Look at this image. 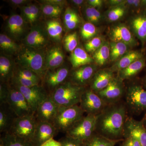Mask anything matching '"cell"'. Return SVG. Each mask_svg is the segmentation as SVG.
Wrapping results in <instances>:
<instances>
[{"instance_id": "cell-1", "label": "cell", "mask_w": 146, "mask_h": 146, "mask_svg": "<svg viewBox=\"0 0 146 146\" xmlns=\"http://www.w3.org/2000/svg\"><path fill=\"white\" fill-rule=\"evenodd\" d=\"M128 110L125 102L107 105L97 115L96 133L111 140H124Z\"/></svg>"}, {"instance_id": "cell-2", "label": "cell", "mask_w": 146, "mask_h": 146, "mask_svg": "<svg viewBox=\"0 0 146 146\" xmlns=\"http://www.w3.org/2000/svg\"><path fill=\"white\" fill-rule=\"evenodd\" d=\"M18 54L19 66L34 72L39 76L42 82L46 72L44 52L41 49L25 46L21 48Z\"/></svg>"}, {"instance_id": "cell-3", "label": "cell", "mask_w": 146, "mask_h": 146, "mask_svg": "<svg viewBox=\"0 0 146 146\" xmlns=\"http://www.w3.org/2000/svg\"><path fill=\"white\" fill-rule=\"evenodd\" d=\"M86 89V87L77 86L67 81L58 86L50 95L58 106L71 107L80 103Z\"/></svg>"}, {"instance_id": "cell-4", "label": "cell", "mask_w": 146, "mask_h": 146, "mask_svg": "<svg viewBox=\"0 0 146 146\" xmlns=\"http://www.w3.org/2000/svg\"><path fill=\"white\" fill-rule=\"evenodd\" d=\"M84 113L78 105L71 107L59 106L53 124L58 132L66 133L83 117Z\"/></svg>"}, {"instance_id": "cell-5", "label": "cell", "mask_w": 146, "mask_h": 146, "mask_svg": "<svg viewBox=\"0 0 146 146\" xmlns=\"http://www.w3.org/2000/svg\"><path fill=\"white\" fill-rule=\"evenodd\" d=\"M125 96L127 110L136 115L146 112V90L143 85L135 84L128 86Z\"/></svg>"}, {"instance_id": "cell-6", "label": "cell", "mask_w": 146, "mask_h": 146, "mask_svg": "<svg viewBox=\"0 0 146 146\" xmlns=\"http://www.w3.org/2000/svg\"><path fill=\"white\" fill-rule=\"evenodd\" d=\"M97 115L84 116L66 133V136L84 142L96 133Z\"/></svg>"}, {"instance_id": "cell-7", "label": "cell", "mask_w": 146, "mask_h": 146, "mask_svg": "<svg viewBox=\"0 0 146 146\" xmlns=\"http://www.w3.org/2000/svg\"><path fill=\"white\" fill-rule=\"evenodd\" d=\"M37 123L34 114L18 117L9 132L32 142Z\"/></svg>"}, {"instance_id": "cell-8", "label": "cell", "mask_w": 146, "mask_h": 146, "mask_svg": "<svg viewBox=\"0 0 146 146\" xmlns=\"http://www.w3.org/2000/svg\"><path fill=\"white\" fill-rule=\"evenodd\" d=\"M11 84L23 95L34 114L40 104L50 95L42 85L25 87Z\"/></svg>"}, {"instance_id": "cell-9", "label": "cell", "mask_w": 146, "mask_h": 146, "mask_svg": "<svg viewBox=\"0 0 146 146\" xmlns=\"http://www.w3.org/2000/svg\"><path fill=\"white\" fill-rule=\"evenodd\" d=\"M79 106L87 115H98L107 104L97 93L86 88L82 94Z\"/></svg>"}, {"instance_id": "cell-10", "label": "cell", "mask_w": 146, "mask_h": 146, "mask_svg": "<svg viewBox=\"0 0 146 146\" xmlns=\"http://www.w3.org/2000/svg\"><path fill=\"white\" fill-rule=\"evenodd\" d=\"M70 72L68 67L60 66L46 72L42 85L50 95L58 86L68 81Z\"/></svg>"}, {"instance_id": "cell-11", "label": "cell", "mask_w": 146, "mask_h": 146, "mask_svg": "<svg viewBox=\"0 0 146 146\" xmlns=\"http://www.w3.org/2000/svg\"><path fill=\"white\" fill-rule=\"evenodd\" d=\"M7 103L18 117L34 114L23 95L10 84Z\"/></svg>"}, {"instance_id": "cell-12", "label": "cell", "mask_w": 146, "mask_h": 146, "mask_svg": "<svg viewBox=\"0 0 146 146\" xmlns=\"http://www.w3.org/2000/svg\"><path fill=\"white\" fill-rule=\"evenodd\" d=\"M125 89L123 82L116 77L108 86L97 93L107 105L113 104L121 101L125 96Z\"/></svg>"}, {"instance_id": "cell-13", "label": "cell", "mask_w": 146, "mask_h": 146, "mask_svg": "<svg viewBox=\"0 0 146 146\" xmlns=\"http://www.w3.org/2000/svg\"><path fill=\"white\" fill-rule=\"evenodd\" d=\"M111 42H121L130 47L138 44L135 36L129 27L123 23H118L110 27L108 33Z\"/></svg>"}, {"instance_id": "cell-14", "label": "cell", "mask_w": 146, "mask_h": 146, "mask_svg": "<svg viewBox=\"0 0 146 146\" xmlns=\"http://www.w3.org/2000/svg\"><path fill=\"white\" fill-rule=\"evenodd\" d=\"M97 71L96 65L90 64L84 65L70 72L68 81L74 85L86 87L90 84Z\"/></svg>"}, {"instance_id": "cell-15", "label": "cell", "mask_w": 146, "mask_h": 146, "mask_svg": "<svg viewBox=\"0 0 146 146\" xmlns=\"http://www.w3.org/2000/svg\"><path fill=\"white\" fill-rule=\"evenodd\" d=\"M59 106L50 95L39 106L35 113L37 122L53 123L57 115Z\"/></svg>"}, {"instance_id": "cell-16", "label": "cell", "mask_w": 146, "mask_h": 146, "mask_svg": "<svg viewBox=\"0 0 146 146\" xmlns=\"http://www.w3.org/2000/svg\"><path fill=\"white\" fill-rule=\"evenodd\" d=\"M131 136L139 141L142 146H146V129L142 121L128 116L125 125L123 138Z\"/></svg>"}, {"instance_id": "cell-17", "label": "cell", "mask_w": 146, "mask_h": 146, "mask_svg": "<svg viewBox=\"0 0 146 146\" xmlns=\"http://www.w3.org/2000/svg\"><path fill=\"white\" fill-rule=\"evenodd\" d=\"M58 133L53 124L38 122L32 143L34 146H41Z\"/></svg>"}, {"instance_id": "cell-18", "label": "cell", "mask_w": 146, "mask_h": 146, "mask_svg": "<svg viewBox=\"0 0 146 146\" xmlns=\"http://www.w3.org/2000/svg\"><path fill=\"white\" fill-rule=\"evenodd\" d=\"M48 36L46 31L41 27L35 26L26 36L24 42L27 46L41 49L48 44Z\"/></svg>"}, {"instance_id": "cell-19", "label": "cell", "mask_w": 146, "mask_h": 146, "mask_svg": "<svg viewBox=\"0 0 146 146\" xmlns=\"http://www.w3.org/2000/svg\"><path fill=\"white\" fill-rule=\"evenodd\" d=\"M129 28L132 33L141 41L142 44L146 42V10L137 13L130 18Z\"/></svg>"}, {"instance_id": "cell-20", "label": "cell", "mask_w": 146, "mask_h": 146, "mask_svg": "<svg viewBox=\"0 0 146 146\" xmlns=\"http://www.w3.org/2000/svg\"><path fill=\"white\" fill-rule=\"evenodd\" d=\"M114 73L110 69L97 71L89 84V88L96 93L103 90L115 77Z\"/></svg>"}, {"instance_id": "cell-21", "label": "cell", "mask_w": 146, "mask_h": 146, "mask_svg": "<svg viewBox=\"0 0 146 146\" xmlns=\"http://www.w3.org/2000/svg\"><path fill=\"white\" fill-rule=\"evenodd\" d=\"M27 23L22 16L18 14H13L9 17L7 21V31L13 39H20L26 31Z\"/></svg>"}, {"instance_id": "cell-22", "label": "cell", "mask_w": 146, "mask_h": 146, "mask_svg": "<svg viewBox=\"0 0 146 146\" xmlns=\"http://www.w3.org/2000/svg\"><path fill=\"white\" fill-rule=\"evenodd\" d=\"M18 117L7 103L0 104V132L10 131L13 122Z\"/></svg>"}, {"instance_id": "cell-23", "label": "cell", "mask_w": 146, "mask_h": 146, "mask_svg": "<svg viewBox=\"0 0 146 146\" xmlns=\"http://www.w3.org/2000/svg\"><path fill=\"white\" fill-rule=\"evenodd\" d=\"M65 56L60 47L54 46L48 50L46 54L45 69L46 72L61 66Z\"/></svg>"}, {"instance_id": "cell-24", "label": "cell", "mask_w": 146, "mask_h": 146, "mask_svg": "<svg viewBox=\"0 0 146 146\" xmlns=\"http://www.w3.org/2000/svg\"><path fill=\"white\" fill-rule=\"evenodd\" d=\"M70 61L73 69H75L84 65H90L94 60L85 50L78 47L71 53Z\"/></svg>"}, {"instance_id": "cell-25", "label": "cell", "mask_w": 146, "mask_h": 146, "mask_svg": "<svg viewBox=\"0 0 146 146\" xmlns=\"http://www.w3.org/2000/svg\"><path fill=\"white\" fill-rule=\"evenodd\" d=\"M143 58L142 54L138 51H129L115 62L110 68L113 72H119L127 68L135 61Z\"/></svg>"}, {"instance_id": "cell-26", "label": "cell", "mask_w": 146, "mask_h": 146, "mask_svg": "<svg viewBox=\"0 0 146 146\" xmlns=\"http://www.w3.org/2000/svg\"><path fill=\"white\" fill-rule=\"evenodd\" d=\"M145 65V60L143 57L142 58L133 62L127 68L118 72L117 77L123 82L132 78L140 72Z\"/></svg>"}, {"instance_id": "cell-27", "label": "cell", "mask_w": 146, "mask_h": 146, "mask_svg": "<svg viewBox=\"0 0 146 146\" xmlns=\"http://www.w3.org/2000/svg\"><path fill=\"white\" fill-rule=\"evenodd\" d=\"M11 60L5 56L0 57V79L1 82L9 83L13 76L14 68Z\"/></svg>"}, {"instance_id": "cell-28", "label": "cell", "mask_w": 146, "mask_h": 146, "mask_svg": "<svg viewBox=\"0 0 146 146\" xmlns=\"http://www.w3.org/2000/svg\"><path fill=\"white\" fill-rule=\"evenodd\" d=\"M46 31L48 36L56 42L61 41L63 29L60 21L57 19L48 20L46 23Z\"/></svg>"}, {"instance_id": "cell-29", "label": "cell", "mask_w": 146, "mask_h": 146, "mask_svg": "<svg viewBox=\"0 0 146 146\" xmlns=\"http://www.w3.org/2000/svg\"><path fill=\"white\" fill-rule=\"evenodd\" d=\"M0 146H34L31 141L7 132L3 133L0 139Z\"/></svg>"}, {"instance_id": "cell-30", "label": "cell", "mask_w": 146, "mask_h": 146, "mask_svg": "<svg viewBox=\"0 0 146 146\" xmlns=\"http://www.w3.org/2000/svg\"><path fill=\"white\" fill-rule=\"evenodd\" d=\"M109 44L110 60L113 62L117 61L129 51L130 47L123 42H111Z\"/></svg>"}, {"instance_id": "cell-31", "label": "cell", "mask_w": 146, "mask_h": 146, "mask_svg": "<svg viewBox=\"0 0 146 146\" xmlns=\"http://www.w3.org/2000/svg\"><path fill=\"white\" fill-rule=\"evenodd\" d=\"M0 47L3 52L8 55L18 53L21 48L13 39L4 34L0 35Z\"/></svg>"}, {"instance_id": "cell-32", "label": "cell", "mask_w": 146, "mask_h": 146, "mask_svg": "<svg viewBox=\"0 0 146 146\" xmlns=\"http://www.w3.org/2000/svg\"><path fill=\"white\" fill-rule=\"evenodd\" d=\"M93 58L97 65H104L110 59V47L108 42H105L94 53Z\"/></svg>"}, {"instance_id": "cell-33", "label": "cell", "mask_w": 146, "mask_h": 146, "mask_svg": "<svg viewBox=\"0 0 146 146\" xmlns=\"http://www.w3.org/2000/svg\"><path fill=\"white\" fill-rule=\"evenodd\" d=\"M123 140H111L95 133L90 139L84 142V146H115Z\"/></svg>"}, {"instance_id": "cell-34", "label": "cell", "mask_w": 146, "mask_h": 146, "mask_svg": "<svg viewBox=\"0 0 146 146\" xmlns=\"http://www.w3.org/2000/svg\"><path fill=\"white\" fill-rule=\"evenodd\" d=\"M127 7L123 3L117 6L112 7L106 11V19L109 22H115L122 18L127 11Z\"/></svg>"}, {"instance_id": "cell-35", "label": "cell", "mask_w": 146, "mask_h": 146, "mask_svg": "<svg viewBox=\"0 0 146 146\" xmlns=\"http://www.w3.org/2000/svg\"><path fill=\"white\" fill-rule=\"evenodd\" d=\"M64 21L66 28L71 30L78 25L80 23V18L75 11L68 7L64 13Z\"/></svg>"}, {"instance_id": "cell-36", "label": "cell", "mask_w": 146, "mask_h": 146, "mask_svg": "<svg viewBox=\"0 0 146 146\" xmlns=\"http://www.w3.org/2000/svg\"><path fill=\"white\" fill-rule=\"evenodd\" d=\"M13 77L21 78L31 80L42 84V80L36 74L30 70L22 68L20 66L14 68Z\"/></svg>"}, {"instance_id": "cell-37", "label": "cell", "mask_w": 146, "mask_h": 146, "mask_svg": "<svg viewBox=\"0 0 146 146\" xmlns=\"http://www.w3.org/2000/svg\"><path fill=\"white\" fill-rule=\"evenodd\" d=\"M85 15L89 23L94 24L95 25L101 23L102 19V14L97 9L90 6L87 7L85 9Z\"/></svg>"}, {"instance_id": "cell-38", "label": "cell", "mask_w": 146, "mask_h": 146, "mask_svg": "<svg viewBox=\"0 0 146 146\" xmlns=\"http://www.w3.org/2000/svg\"><path fill=\"white\" fill-rule=\"evenodd\" d=\"M98 33V29L96 25L89 22L84 24L80 30L82 39L88 41L96 36Z\"/></svg>"}, {"instance_id": "cell-39", "label": "cell", "mask_w": 146, "mask_h": 146, "mask_svg": "<svg viewBox=\"0 0 146 146\" xmlns=\"http://www.w3.org/2000/svg\"><path fill=\"white\" fill-rule=\"evenodd\" d=\"M105 41L101 36H96L86 42L84 45L87 52H94L102 46Z\"/></svg>"}, {"instance_id": "cell-40", "label": "cell", "mask_w": 146, "mask_h": 146, "mask_svg": "<svg viewBox=\"0 0 146 146\" xmlns=\"http://www.w3.org/2000/svg\"><path fill=\"white\" fill-rule=\"evenodd\" d=\"M42 9V12L46 16L56 18L62 13L63 7L44 4Z\"/></svg>"}, {"instance_id": "cell-41", "label": "cell", "mask_w": 146, "mask_h": 146, "mask_svg": "<svg viewBox=\"0 0 146 146\" xmlns=\"http://www.w3.org/2000/svg\"><path fill=\"white\" fill-rule=\"evenodd\" d=\"M76 33L74 32L68 35L64 39V46L68 52H72L78 44V38Z\"/></svg>"}, {"instance_id": "cell-42", "label": "cell", "mask_w": 146, "mask_h": 146, "mask_svg": "<svg viewBox=\"0 0 146 146\" xmlns=\"http://www.w3.org/2000/svg\"><path fill=\"white\" fill-rule=\"evenodd\" d=\"M62 146H84V142L65 136L59 140Z\"/></svg>"}, {"instance_id": "cell-43", "label": "cell", "mask_w": 146, "mask_h": 146, "mask_svg": "<svg viewBox=\"0 0 146 146\" xmlns=\"http://www.w3.org/2000/svg\"><path fill=\"white\" fill-rule=\"evenodd\" d=\"M10 84L1 82L0 84V104L6 103L9 94Z\"/></svg>"}, {"instance_id": "cell-44", "label": "cell", "mask_w": 146, "mask_h": 146, "mask_svg": "<svg viewBox=\"0 0 146 146\" xmlns=\"http://www.w3.org/2000/svg\"><path fill=\"white\" fill-rule=\"evenodd\" d=\"M124 4L127 8L139 13L142 11L141 8V0H126L125 1Z\"/></svg>"}, {"instance_id": "cell-45", "label": "cell", "mask_w": 146, "mask_h": 146, "mask_svg": "<svg viewBox=\"0 0 146 146\" xmlns=\"http://www.w3.org/2000/svg\"><path fill=\"white\" fill-rule=\"evenodd\" d=\"M122 144L125 146H142L139 141L131 136L125 137Z\"/></svg>"}, {"instance_id": "cell-46", "label": "cell", "mask_w": 146, "mask_h": 146, "mask_svg": "<svg viewBox=\"0 0 146 146\" xmlns=\"http://www.w3.org/2000/svg\"><path fill=\"white\" fill-rule=\"evenodd\" d=\"M32 13V25L34 24L39 18V7L35 4H29Z\"/></svg>"}, {"instance_id": "cell-47", "label": "cell", "mask_w": 146, "mask_h": 146, "mask_svg": "<svg viewBox=\"0 0 146 146\" xmlns=\"http://www.w3.org/2000/svg\"><path fill=\"white\" fill-rule=\"evenodd\" d=\"M41 2L46 4L51 5L60 6L63 7L66 3V1L63 0H44L41 1Z\"/></svg>"}, {"instance_id": "cell-48", "label": "cell", "mask_w": 146, "mask_h": 146, "mask_svg": "<svg viewBox=\"0 0 146 146\" xmlns=\"http://www.w3.org/2000/svg\"><path fill=\"white\" fill-rule=\"evenodd\" d=\"M104 1L102 0H89L87 3L90 6L96 9L101 8L103 5Z\"/></svg>"}, {"instance_id": "cell-49", "label": "cell", "mask_w": 146, "mask_h": 146, "mask_svg": "<svg viewBox=\"0 0 146 146\" xmlns=\"http://www.w3.org/2000/svg\"><path fill=\"white\" fill-rule=\"evenodd\" d=\"M41 146H62L59 141L55 140L54 138H51L42 144Z\"/></svg>"}, {"instance_id": "cell-50", "label": "cell", "mask_w": 146, "mask_h": 146, "mask_svg": "<svg viewBox=\"0 0 146 146\" xmlns=\"http://www.w3.org/2000/svg\"><path fill=\"white\" fill-rule=\"evenodd\" d=\"M29 1L27 0H11L9 1L12 5L16 7L21 6V5H26Z\"/></svg>"}, {"instance_id": "cell-51", "label": "cell", "mask_w": 146, "mask_h": 146, "mask_svg": "<svg viewBox=\"0 0 146 146\" xmlns=\"http://www.w3.org/2000/svg\"><path fill=\"white\" fill-rule=\"evenodd\" d=\"M124 1L123 0H110L108 1V3L109 5L112 7L122 5Z\"/></svg>"}, {"instance_id": "cell-52", "label": "cell", "mask_w": 146, "mask_h": 146, "mask_svg": "<svg viewBox=\"0 0 146 146\" xmlns=\"http://www.w3.org/2000/svg\"><path fill=\"white\" fill-rule=\"evenodd\" d=\"M71 1L75 5L79 7L83 3L84 1H82V0H73V1Z\"/></svg>"}, {"instance_id": "cell-53", "label": "cell", "mask_w": 146, "mask_h": 146, "mask_svg": "<svg viewBox=\"0 0 146 146\" xmlns=\"http://www.w3.org/2000/svg\"><path fill=\"white\" fill-rule=\"evenodd\" d=\"M141 8L142 11L146 10V0H141Z\"/></svg>"}, {"instance_id": "cell-54", "label": "cell", "mask_w": 146, "mask_h": 146, "mask_svg": "<svg viewBox=\"0 0 146 146\" xmlns=\"http://www.w3.org/2000/svg\"><path fill=\"white\" fill-rule=\"evenodd\" d=\"M145 112V114L143 118V119L141 120V121H142V123H143L144 127H145L146 129V112Z\"/></svg>"}, {"instance_id": "cell-55", "label": "cell", "mask_w": 146, "mask_h": 146, "mask_svg": "<svg viewBox=\"0 0 146 146\" xmlns=\"http://www.w3.org/2000/svg\"><path fill=\"white\" fill-rule=\"evenodd\" d=\"M142 84H143L142 85H143L144 88L146 89V75L143 79V81H142Z\"/></svg>"}, {"instance_id": "cell-56", "label": "cell", "mask_w": 146, "mask_h": 146, "mask_svg": "<svg viewBox=\"0 0 146 146\" xmlns=\"http://www.w3.org/2000/svg\"><path fill=\"white\" fill-rule=\"evenodd\" d=\"M120 146H125L124 145H123V144L122 143L121 145H120Z\"/></svg>"}]
</instances>
